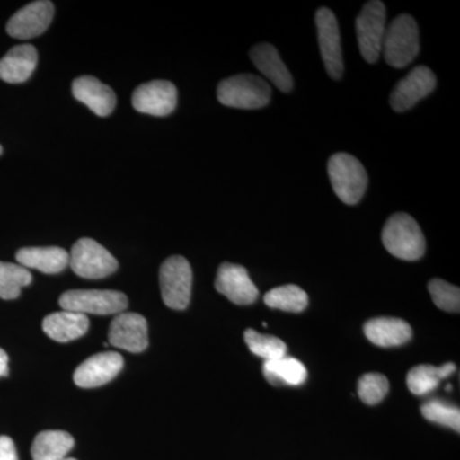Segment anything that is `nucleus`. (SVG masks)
Here are the masks:
<instances>
[{"label":"nucleus","mask_w":460,"mask_h":460,"mask_svg":"<svg viewBox=\"0 0 460 460\" xmlns=\"http://www.w3.org/2000/svg\"><path fill=\"white\" fill-rule=\"evenodd\" d=\"M383 244L393 256L404 261H417L425 255V235L419 223L408 214L396 213L387 219Z\"/></svg>","instance_id":"nucleus-1"},{"label":"nucleus","mask_w":460,"mask_h":460,"mask_svg":"<svg viewBox=\"0 0 460 460\" xmlns=\"http://www.w3.org/2000/svg\"><path fill=\"white\" fill-rule=\"evenodd\" d=\"M419 53V26L410 14H401L386 27L381 54L387 65L401 69L410 66Z\"/></svg>","instance_id":"nucleus-2"},{"label":"nucleus","mask_w":460,"mask_h":460,"mask_svg":"<svg viewBox=\"0 0 460 460\" xmlns=\"http://www.w3.org/2000/svg\"><path fill=\"white\" fill-rule=\"evenodd\" d=\"M271 95L270 84L256 75H233L217 86V100L230 108L261 109L270 102Z\"/></svg>","instance_id":"nucleus-3"},{"label":"nucleus","mask_w":460,"mask_h":460,"mask_svg":"<svg viewBox=\"0 0 460 460\" xmlns=\"http://www.w3.org/2000/svg\"><path fill=\"white\" fill-rule=\"evenodd\" d=\"M328 172L332 190L341 201L356 205L367 190L368 177L365 166L349 154H335L329 159Z\"/></svg>","instance_id":"nucleus-4"},{"label":"nucleus","mask_w":460,"mask_h":460,"mask_svg":"<svg viewBox=\"0 0 460 460\" xmlns=\"http://www.w3.org/2000/svg\"><path fill=\"white\" fill-rule=\"evenodd\" d=\"M62 310L77 314H119L128 307L126 295L118 290L77 289L63 293L59 298Z\"/></svg>","instance_id":"nucleus-5"},{"label":"nucleus","mask_w":460,"mask_h":460,"mask_svg":"<svg viewBox=\"0 0 460 460\" xmlns=\"http://www.w3.org/2000/svg\"><path fill=\"white\" fill-rule=\"evenodd\" d=\"M386 8L383 2L371 0L363 5L356 20L357 40L363 59L376 63L383 50L386 31Z\"/></svg>","instance_id":"nucleus-6"},{"label":"nucleus","mask_w":460,"mask_h":460,"mask_svg":"<svg viewBox=\"0 0 460 460\" xmlns=\"http://www.w3.org/2000/svg\"><path fill=\"white\" fill-rule=\"evenodd\" d=\"M69 265L78 277L84 279H102L117 271V259L98 242L81 238L69 253Z\"/></svg>","instance_id":"nucleus-7"},{"label":"nucleus","mask_w":460,"mask_h":460,"mask_svg":"<svg viewBox=\"0 0 460 460\" xmlns=\"http://www.w3.org/2000/svg\"><path fill=\"white\" fill-rule=\"evenodd\" d=\"M163 301L172 310H186L192 292V269L184 257L172 256L160 268Z\"/></svg>","instance_id":"nucleus-8"},{"label":"nucleus","mask_w":460,"mask_h":460,"mask_svg":"<svg viewBox=\"0 0 460 460\" xmlns=\"http://www.w3.org/2000/svg\"><path fill=\"white\" fill-rule=\"evenodd\" d=\"M316 27L321 57L326 72L334 80H341L344 63L337 17L329 8H320L316 13Z\"/></svg>","instance_id":"nucleus-9"},{"label":"nucleus","mask_w":460,"mask_h":460,"mask_svg":"<svg viewBox=\"0 0 460 460\" xmlns=\"http://www.w3.org/2000/svg\"><path fill=\"white\" fill-rule=\"evenodd\" d=\"M178 91L169 81L156 80L142 84L132 95V105L140 113L166 117L177 107Z\"/></svg>","instance_id":"nucleus-10"},{"label":"nucleus","mask_w":460,"mask_h":460,"mask_svg":"<svg viewBox=\"0 0 460 460\" xmlns=\"http://www.w3.org/2000/svg\"><path fill=\"white\" fill-rule=\"evenodd\" d=\"M53 17V3L48 2V0L30 3L8 21V35L14 39H20V40L38 38L47 31Z\"/></svg>","instance_id":"nucleus-11"},{"label":"nucleus","mask_w":460,"mask_h":460,"mask_svg":"<svg viewBox=\"0 0 460 460\" xmlns=\"http://www.w3.org/2000/svg\"><path fill=\"white\" fill-rule=\"evenodd\" d=\"M436 87V75L429 66L411 69L407 77L399 81L390 95V105L398 113L410 111L420 100L429 95Z\"/></svg>","instance_id":"nucleus-12"},{"label":"nucleus","mask_w":460,"mask_h":460,"mask_svg":"<svg viewBox=\"0 0 460 460\" xmlns=\"http://www.w3.org/2000/svg\"><path fill=\"white\" fill-rule=\"evenodd\" d=\"M215 288L234 305H252L259 298V289L251 280L246 268L235 263L224 262L220 265Z\"/></svg>","instance_id":"nucleus-13"},{"label":"nucleus","mask_w":460,"mask_h":460,"mask_svg":"<svg viewBox=\"0 0 460 460\" xmlns=\"http://www.w3.org/2000/svg\"><path fill=\"white\" fill-rule=\"evenodd\" d=\"M109 341L127 352H144L148 345L146 319L135 313L117 314L109 329Z\"/></svg>","instance_id":"nucleus-14"},{"label":"nucleus","mask_w":460,"mask_h":460,"mask_svg":"<svg viewBox=\"0 0 460 460\" xmlns=\"http://www.w3.org/2000/svg\"><path fill=\"white\" fill-rule=\"evenodd\" d=\"M124 361L117 352H102L93 354L86 361L78 366L74 374L75 385L93 389L111 383L120 371Z\"/></svg>","instance_id":"nucleus-15"},{"label":"nucleus","mask_w":460,"mask_h":460,"mask_svg":"<svg viewBox=\"0 0 460 460\" xmlns=\"http://www.w3.org/2000/svg\"><path fill=\"white\" fill-rule=\"evenodd\" d=\"M72 93L99 117H108L113 113L117 104L114 91L93 75L75 78L72 84Z\"/></svg>","instance_id":"nucleus-16"},{"label":"nucleus","mask_w":460,"mask_h":460,"mask_svg":"<svg viewBox=\"0 0 460 460\" xmlns=\"http://www.w3.org/2000/svg\"><path fill=\"white\" fill-rule=\"evenodd\" d=\"M250 56L256 68L259 69L269 81H271V84H274L275 87H278V89L283 91V93L292 91V75L288 71L287 66L284 65L274 45L266 44V42L257 44L256 47H253L252 50H251Z\"/></svg>","instance_id":"nucleus-17"},{"label":"nucleus","mask_w":460,"mask_h":460,"mask_svg":"<svg viewBox=\"0 0 460 460\" xmlns=\"http://www.w3.org/2000/svg\"><path fill=\"white\" fill-rule=\"evenodd\" d=\"M38 66V50L30 44L18 45L0 59V80L7 84L26 83Z\"/></svg>","instance_id":"nucleus-18"},{"label":"nucleus","mask_w":460,"mask_h":460,"mask_svg":"<svg viewBox=\"0 0 460 460\" xmlns=\"http://www.w3.org/2000/svg\"><path fill=\"white\" fill-rule=\"evenodd\" d=\"M90 321L86 314L62 310L48 314L42 321V330L58 343H68L84 337L89 330Z\"/></svg>","instance_id":"nucleus-19"},{"label":"nucleus","mask_w":460,"mask_h":460,"mask_svg":"<svg viewBox=\"0 0 460 460\" xmlns=\"http://www.w3.org/2000/svg\"><path fill=\"white\" fill-rule=\"evenodd\" d=\"M365 334L377 347H399L411 341L413 332L407 321L394 317H378L367 321Z\"/></svg>","instance_id":"nucleus-20"},{"label":"nucleus","mask_w":460,"mask_h":460,"mask_svg":"<svg viewBox=\"0 0 460 460\" xmlns=\"http://www.w3.org/2000/svg\"><path fill=\"white\" fill-rule=\"evenodd\" d=\"M17 261L26 269H36L44 274H58L69 265V253L60 247L21 248Z\"/></svg>","instance_id":"nucleus-21"},{"label":"nucleus","mask_w":460,"mask_h":460,"mask_svg":"<svg viewBox=\"0 0 460 460\" xmlns=\"http://www.w3.org/2000/svg\"><path fill=\"white\" fill-rule=\"evenodd\" d=\"M75 447V438L66 431H42L33 440V460H65Z\"/></svg>","instance_id":"nucleus-22"},{"label":"nucleus","mask_w":460,"mask_h":460,"mask_svg":"<svg viewBox=\"0 0 460 460\" xmlns=\"http://www.w3.org/2000/svg\"><path fill=\"white\" fill-rule=\"evenodd\" d=\"M266 380L272 385L299 386L307 378V370L304 363L292 357H281V358L265 361L262 367Z\"/></svg>","instance_id":"nucleus-23"},{"label":"nucleus","mask_w":460,"mask_h":460,"mask_svg":"<svg viewBox=\"0 0 460 460\" xmlns=\"http://www.w3.org/2000/svg\"><path fill=\"white\" fill-rule=\"evenodd\" d=\"M454 363H445L440 367L432 365H420L411 368L407 376V385L414 395H428L438 389V384L444 378L449 377L456 372Z\"/></svg>","instance_id":"nucleus-24"},{"label":"nucleus","mask_w":460,"mask_h":460,"mask_svg":"<svg viewBox=\"0 0 460 460\" xmlns=\"http://www.w3.org/2000/svg\"><path fill=\"white\" fill-rule=\"evenodd\" d=\"M268 307L286 311V313H302L308 305V296L302 288L295 284L274 288L263 296Z\"/></svg>","instance_id":"nucleus-25"},{"label":"nucleus","mask_w":460,"mask_h":460,"mask_svg":"<svg viewBox=\"0 0 460 460\" xmlns=\"http://www.w3.org/2000/svg\"><path fill=\"white\" fill-rule=\"evenodd\" d=\"M32 281L31 272L20 263L0 261V298L5 301L16 299L22 288L30 286Z\"/></svg>","instance_id":"nucleus-26"},{"label":"nucleus","mask_w":460,"mask_h":460,"mask_svg":"<svg viewBox=\"0 0 460 460\" xmlns=\"http://www.w3.org/2000/svg\"><path fill=\"white\" fill-rule=\"evenodd\" d=\"M244 341L248 349L265 361H272L287 356V344L272 335L260 334L256 330L248 329L244 332Z\"/></svg>","instance_id":"nucleus-27"},{"label":"nucleus","mask_w":460,"mask_h":460,"mask_svg":"<svg viewBox=\"0 0 460 460\" xmlns=\"http://www.w3.org/2000/svg\"><path fill=\"white\" fill-rule=\"evenodd\" d=\"M422 416L429 422L438 423L441 426L453 429L454 431H460V410L456 405L449 404L444 401H429L420 407Z\"/></svg>","instance_id":"nucleus-28"},{"label":"nucleus","mask_w":460,"mask_h":460,"mask_svg":"<svg viewBox=\"0 0 460 460\" xmlns=\"http://www.w3.org/2000/svg\"><path fill=\"white\" fill-rule=\"evenodd\" d=\"M389 392V381L384 375L371 372L363 375L358 381V395L368 405L378 404Z\"/></svg>","instance_id":"nucleus-29"},{"label":"nucleus","mask_w":460,"mask_h":460,"mask_svg":"<svg viewBox=\"0 0 460 460\" xmlns=\"http://www.w3.org/2000/svg\"><path fill=\"white\" fill-rule=\"evenodd\" d=\"M429 295L432 301L441 310L447 313H459L460 310V290L458 287L441 279H432L429 283Z\"/></svg>","instance_id":"nucleus-30"},{"label":"nucleus","mask_w":460,"mask_h":460,"mask_svg":"<svg viewBox=\"0 0 460 460\" xmlns=\"http://www.w3.org/2000/svg\"><path fill=\"white\" fill-rule=\"evenodd\" d=\"M0 460H18L16 445L8 436H0Z\"/></svg>","instance_id":"nucleus-31"},{"label":"nucleus","mask_w":460,"mask_h":460,"mask_svg":"<svg viewBox=\"0 0 460 460\" xmlns=\"http://www.w3.org/2000/svg\"><path fill=\"white\" fill-rule=\"evenodd\" d=\"M8 356L7 353L0 348V377L8 376Z\"/></svg>","instance_id":"nucleus-32"},{"label":"nucleus","mask_w":460,"mask_h":460,"mask_svg":"<svg viewBox=\"0 0 460 460\" xmlns=\"http://www.w3.org/2000/svg\"><path fill=\"white\" fill-rule=\"evenodd\" d=\"M447 392H450V390H452V386L447 385Z\"/></svg>","instance_id":"nucleus-33"},{"label":"nucleus","mask_w":460,"mask_h":460,"mask_svg":"<svg viewBox=\"0 0 460 460\" xmlns=\"http://www.w3.org/2000/svg\"><path fill=\"white\" fill-rule=\"evenodd\" d=\"M2 153H3V147L0 146V155H2Z\"/></svg>","instance_id":"nucleus-34"},{"label":"nucleus","mask_w":460,"mask_h":460,"mask_svg":"<svg viewBox=\"0 0 460 460\" xmlns=\"http://www.w3.org/2000/svg\"><path fill=\"white\" fill-rule=\"evenodd\" d=\"M65 460H77V459H75V458H66Z\"/></svg>","instance_id":"nucleus-35"}]
</instances>
